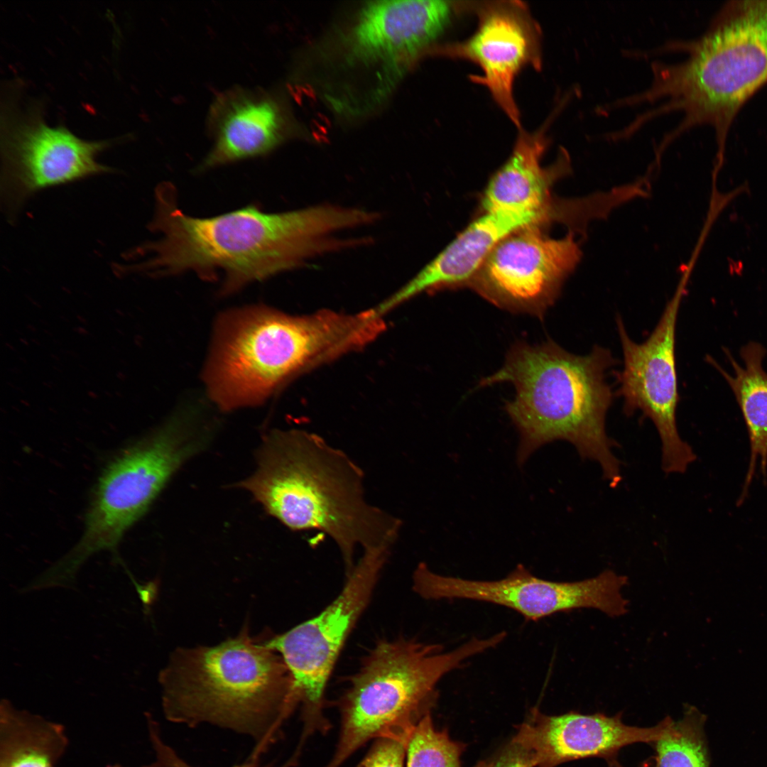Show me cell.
<instances>
[{
  "mask_svg": "<svg viewBox=\"0 0 767 767\" xmlns=\"http://www.w3.org/2000/svg\"><path fill=\"white\" fill-rule=\"evenodd\" d=\"M156 195L150 228L161 237L139 249L151 256L134 268L158 276L192 271L210 281L222 272V295L319 256L356 248L357 239L344 234L365 222L360 208L334 204L278 213L252 205L198 218L178 207L171 184L160 185Z\"/></svg>",
  "mask_w": 767,
  "mask_h": 767,
  "instance_id": "6da1fadb",
  "label": "cell"
},
{
  "mask_svg": "<svg viewBox=\"0 0 767 767\" xmlns=\"http://www.w3.org/2000/svg\"><path fill=\"white\" fill-rule=\"evenodd\" d=\"M386 329L370 309L293 316L254 305L217 318L203 379L222 411L264 403L301 373L363 348Z\"/></svg>",
  "mask_w": 767,
  "mask_h": 767,
  "instance_id": "7a4b0ae2",
  "label": "cell"
},
{
  "mask_svg": "<svg viewBox=\"0 0 767 767\" xmlns=\"http://www.w3.org/2000/svg\"><path fill=\"white\" fill-rule=\"evenodd\" d=\"M670 51L687 57L674 63L653 62L650 85L629 96L628 103L665 99L643 113L646 121L682 111L681 121L662 141L665 145L692 128L709 126L717 144L714 168L719 171L736 116L767 84V0L727 1L699 37L669 41L651 54Z\"/></svg>",
  "mask_w": 767,
  "mask_h": 767,
  "instance_id": "3957f363",
  "label": "cell"
},
{
  "mask_svg": "<svg viewBox=\"0 0 767 767\" xmlns=\"http://www.w3.org/2000/svg\"><path fill=\"white\" fill-rule=\"evenodd\" d=\"M254 473L237 484L293 531L317 530L337 545L348 575L363 549L393 544L401 521L365 499L364 472L342 450L303 430H274L262 440Z\"/></svg>",
  "mask_w": 767,
  "mask_h": 767,
  "instance_id": "277c9868",
  "label": "cell"
},
{
  "mask_svg": "<svg viewBox=\"0 0 767 767\" xmlns=\"http://www.w3.org/2000/svg\"><path fill=\"white\" fill-rule=\"evenodd\" d=\"M616 364L610 351L596 345L588 354H572L553 340L538 345L516 342L503 366L479 386L510 382L513 398L505 410L519 432L517 462L555 440L572 443L582 459L600 465L611 487L621 479L611 448L617 444L605 430L613 393L606 371Z\"/></svg>",
  "mask_w": 767,
  "mask_h": 767,
  "instance_id": "5b68a950",
  "label": "cell"
},
{
  "mask_svg": "<svg viewBox=\"0 0 767 767\" xmlns=\"http://www.w3.org/2000/svg\"><path fill=\"white\" fill-rule=\"evenodd\" d=\"M277 653L246 629L217 646L175 650L159 675L165 718L247 735L255 743L249 758L260 759L295 708L290 673Z\"/></svg>",
  "mask_w": 767,
  "mask_h": 767,
  "instance_id": "8992f818",
  "label": "cell"
},
{
  "mask_svg": "<svg viewBox=\"0 0 767 767\" xmlns=\"http://www.w3.org/2000/svg\"><path fill=\"white\" fill-rule=\"evenodd\" d=\"M506 637L505 631L473 637L449 651L440 644L415 639L379 641L339 700V739L325 767H339L372 739L409 736L420 719L431 713L439 681Z\"/></svg>",
  "mask_w": 767,
  "mask_h": 767,
  "instance_id": "52a82bcc",
  "label": "cell"
},
{
  "mask_svg": "<svg viewBox=\"0 0 767 767\" xmlns=\"http://www.w3.org/2000/svg\"><path fill=\"white\" fill-rule=\"evenodd\" d=\"M464 1H373L339 29L322 57L335 73L325 97L337 114L364 115L390 96L409 68L430 53Z\"/></svg>",
  "mask_w": 767,
  "mask_h": 767,
  "instance_id": "ba28073f",
  "label": "cell"
},
{
  "mask_svg": "<svg viewBox=\"0 0 767 767\" xmlns=\"http://www.w3.org/2000/svg\"><path fill=\"white\" fill-rule=\"evenodd\" d=\"M198 420L197 408L180 410L107 464L98 479L80 539L45 570L49 584L71 587L89 557L101 551L116 552L124 535L148 511L176 471L209 444L212 428L200 425Z\"/></svg>",
  "mask_w": 767,
  "mask_h": 767,
  "instance_id": "9c48e42d",
  "label": "cell"
},
{
  "mask_svg": "<svg viewBox=\"0 0 767 767\" xmlns=\"http://www.w3.org/2000/svg\"><path fill=\"white\" fill-rule=\"evenodd\" d=\"M392 545L364 549L339 595L316 616L263 642L282 657L290 673L292 700L301 706L302 749L316 732L327 733L324 714L327 682L338 656L369 602Z\"/></svg>",
  "mask_w": 767,
  "mask_h": 767,
  "instance_id": "30bf717a",
  "label": "cell"
},
{
  "mask_svg": "<svg viewBox=\"0 0 767 767\" xmlns=\"http://www.w3.org/2000/svg\"><path fill=\"white\" fill-rule=\"evenodd\" d=\"M627 583L626 576L611 570L581 581H550L535 576L523 565L506 577L492 581L440 575L424 562L418 564L413 575V590L423 599L491 603L533 621L581 608L595 609L612 617L624 615L629 602L621 589Z\"/></svg>",
  "mask_w": 767,
  "mask_h": 767,
  "instance_id": "8fae6325",
  "label": "cell"
},
{
  "mask_svg": "<svg viewBox=\"0 0 767 767\" xmlns=\"http://www.w3.org/2000/svg\"><path fill=\"white\" fill-rule=\"evenodd\" d=\"M686 280H682L643 342H634L620 316L616 318L624 355V368L616 374L617 394L624 399L626 415L640 410L653 423L662 443V468L665 473H683L696 459L692 447L679 435L676 423L679 396L675 332Z\"/></svg>",
  "mask_w": 767,
  "mask_h": 767,
  "instance_id": "7c38bea8",
  "label": "cell"
},
{
  "mask_svg": "<svg viewBox=\"0 0 767 767\" xmlns=\"http://www.w3.org/2000/svg\"><path fill=\"white\" fill-rule=\"evenodd\" d=\"M534 226L501 240L469 287L494 305L542 319L582 258L574 234L550 238Z\"/></svg>",
  "mask_w": 767,
  "mask_h": 767,
  "instance_id": "4fadbf2b",
  "label": "cell"
},
{
  "mask_svg": "<svg viewBox=\"0 0 767 767\" xmlns=\"http://www.w3.org/2000/svg\"><path fill=\"white\" fill-rule=\"evenodd\" d=\"M1 129L2 189L17 206L33 193L111 168L97 161L109 141H87L64 126H51L40 108L6 107Z\"/></svg>",
  "mask_w": 767,
  "mask_h": 767,
  "instance_id": "5bb4252c",
  "label": "cell"
},
{
  "mask_svg": "<svg viewBox=\"0 0 767 767\" xmlns=\"http://www.w3.org/2000/svg\"><path fill=\"white\" fill-rule=\"evenodd\" d=\"M477 27L461 41L437 45L435 55L470 61L482 75L470 80L483 85L513 124L521 130V112L513 94L515 80L528 67H542L541 33L528 7L520 1H473Z\"/></svg>",
  "mask_w": 767,
  "mask_h": 767,
  "instance_id": "9a60e30c",
  "label": "cell"
},
{
  "mask_svg": "<svg viewBox=\"0 0 767 767\" xmlns=\"http://www.w3.org/2000/svg\"><path fill=\"white\" fill-rule=\"evenodd\" d=\"M673 722L667 717L653 727H639L625 724L621 713L609 717L570 712L551 716L533 707L512 740L530 752L535 767H555L589 757L609 761L626 746L661 739Z\"/></svg>",
  "mask_w": 767,
  "mask_h": 767,
  "instance_id": "2e32d148",
  "label": "cell"
},
{
  "mask_svg": "<svg viewBox=\"0 0 767 767\" xmlns=\"http://www.w3.org/2000/svg\"><path fill=\"white\" fill-rule=\"evenodd\" d=\"M553 212L497 209L484 211L410 281L416 294L468 286L501 240L527 227L551 224Z\"/></svg>",
  "mask_w": 767,
  "mask_h": 767,
  "instance_id": "e0dca14e",
  "label": "cell"
},
{
  "mask_svg": "<svg viewBox=\"0 0 767 767\" xmlns=\"http://www.w3.org/2000/svg\"><path fill=\"white\" fill-rule=\"evenodd\" d=\"M210 119L214 144L200 171L266 155L285 136V114L267 93L228 92L215 102Z\"/></svg>",
  "mask_w": 767,
  "mask_h": 767,
  "instance_id": "ac0fdd59",
  "label": "cell"
},
{
  "mask_svg": "<svg viewBox=\"0 0 767 767\" xmlns=\"http://www.w3.org/2000/svg\"><path fill=\"white\" fill-rule=\"evenodd\" d=\"M552 118L553 115L533 132L523 129L518 131L509 157L494 173L484 190L481 200L483 212L497 209L540 210L557 201L552 196V188L572 170L569 154L564 148L560 149L553 163L542 165L550 142L547 130Z\"/></svg>",
  "mask_w": 767,
  "mask_h": 767,
  "instance_id": "d6986e66",
  "label": "cell"
},
{
  "mask_svg": "<svg viewBox=\"0 0 767 767\" xmlns=\"http://www.w3.org/2000/svg\"><path fill=\"white\" fill-rule=\"evenodd\" d=\"M724 352L734 369V376L727 372L712 357L708 361L722 374L732 390L742 413L749 438L750 459L739 499L747 494L758 461L764 476L767 469V373L763 368L766 349L758 342H749L741 347L739 365L727 349Z\"/></svg>",
  "mask_w": 767,
  "mask_h": 767,
  "instance_id": "ffe728a7",
  "label": "cell"
},
{
  "mask_svg": "<svg viewBox=\"0 0 767 767\" xmlns=\"http://www.w3.org/2000/svg\"><path fill=\"white\" fill-rule=\"evenodd\" d=\"M67 746L62 724L1 701L0 767H57Z\"/></svg>",
  "mask_w": 767,
  "mask_h": 767,
  "instance_id": "44dd1931",
  "label": "cell"
},
{
  "mask_svg": "<svg viewBox=\"0 0 767 767\" xmlns=\"http://www.w3.org/2000/svg\"><path fill=\"white\" fill-rule=\"evenodd\" d=\"M705 717L690 707L668 731L653 742L655 767H708Z\"/></svg>",
  "mask_w": 767,
  "mask_h": 767,
  "instance_id": "7402d4cb",
  "label": "cell"
},
{
  "mask_svg": "<svg viewBox=\"0 0 767 767\" xmlns=\"http://www.w3.org/2000/svg\"><path fill=\"white\" fill-rule=\"evenodd\" d=\"M466 745L450 739L447 729L436 730L428 713L415 725L406 745V767H462ZM494 761H479L472 767H493Z\"/></svg>",
  "mask_w": 767,
  "mask_h": 767,
  "instance_id": "603a6c76",
  "label": "cell"
},
{
  "mask_svg": "<svg viewBox=\"0 0 767 767\" xmlns=\"http://www.w3.org/2000/svg\"><path fill=\"white\" fill-rule=\"evenodd\" d=\"M149 741L154 752L152 762L141 767H194L185 762L177 752L163 739L160 724L149 713L146 714ZM232 767H273L271 764L262 763L260 759L247 758L241 763Z\"/></svg>",
  "mask_w": 767,
  "mask_h": 767,
  "instance_id": "cb8c5ba5",
  "label": "cell"
},
{
  "mask_svg": "<svg viewBox=\"0 0 767 767\" xmlns=\"http://www.w3.org/2000/svg\"><path fill=\"white\" fill-rule=\"evenodd\" d=\"M409 736H386L376 739L357 767H404Z\"/></svg>",
  "mask_w": 767,
  "mask_h": 767,
  "instance_id": "d4e9b609",
  "label": "cell"
},
{
  "mask_svg": "<svg viewBox=\"0 0 767 767\" xmlns=\"http://www.w3.org/2000/svg\"><path fill=\"white\" fill-rule=\"evenodd\" d=\"M493 767H535V765L530 752L511 740Z\"/></svg>",
  "mask_w": 767,
  "mask_h": 767,
  "instance_id": "484cf974",
  "label": "cell"
},
{
  "mask_svg": "<svg viewBox=\"0 0 767 767\" xmlns=\"http://www.w3.org/2000/svg\"><path fill=\"white\" fill-rule=\"evenodd\" d=\"M127 574L136 588L143 604L145 606H148L155 596L156 584L154 582H148L144 584H139L129 571H127Z\"/></svg>",
  "mask_w": 767,
  "mask_h": 767,
  "instance_id": "4316f807",
  "label": "cell"
},
{
  "mask_svg": "<svg viewBox=\"0 0 767 767\" xmlns=\"http://www.w3.org/2000/svg\"><path fill=\"white\" fill-rule=\"evenodd\" d=\"M609 767H620V766L616 759H613L609 761ZM640 767H655V766L653 761H648L641 763Z\"/></svg>",
  "mask_w": 767,
  "mask_h": 767,
  "instance_id": "83f0119b",
  "label": "cell"
},
{
  "mask_svg": "<svg viewBox=\"0 0 767 767\" xmlns=\"http://www.w3.org/2000/svg\"><path fill=\"white\" fill-rule=\"evenodd\" d=\"M107 767H122V766L119 763H114V764L109 765Z\"/></svg>",
  "mask_w": 767,
  "mask_h": 767,
  "instance_id": "f1b7e54d",
  "label": "cell"
}]
</instances>
